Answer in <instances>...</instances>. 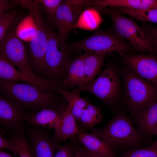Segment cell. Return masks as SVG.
Listing matches in <instances>:
<instances>
[{
	"label": "cell",
	"instance_id": "30bf717a",
	"mask_svg": "<svg viewBox=\"0 0 157 157\" xmlns=\"http://www.w3.org/2000/svg\"><path fill=\"white\" fill-rule=\"evenodd\" d=\"M87 1L83 0H62L56 13L54 27L57 35L65 45L71 30Z\"/></svg>",
	"mask_w": 157,
	"mask_h": 157
},
{
	"label": "cell",
	"instance_id": "2e32d148",
	"mask_svg": "<svg viewBox=\"0 0 157 157\" xmlns=\"http://www.w3.org/2000/svg\"><path fill=\"white\" fill-rule=\"evenodd\" d=\"M108 53L86 51L84 58V80L83 86L94 79L99 72Z\"/></svg>",
	"mask_w": 157,
	"mask_h": 157
},
{
	"label": "cell",
	"instance_id": "277c9868",
	"mask_svg": "<svg viewBox=\"0 0 157 157\" xmlns=\"http://www.w3.org/2000/svg\"><path fill=\"white\" fill-rule=\"evenodd\" d=\"M18 5L29 10L35 30L30 40L28 53L32 69L38 76L43 75L47 41L48 24L41 15L39 6L35 0H19Z\"/></svg>",
	"mask_w": 157,
	"mask_h": 157
},
{
	"label": "cell",
	"instance_id": "f546056e",
	"mask_svg": "<svg viewBox=\"0 0 157 157\" xmlns=\"http://www.w3.org/2000/svg\"><path fill=\"white\" fill-rule=\"evenodd\" d=\"M53 157H74V148L68 144L57 146Z\"/></svg>",
	"mask_w": 157,
	"mask_h": 157
},
{
	"label": "cell",
	"instance_id": "9c48e42d",
	"mask_svg": "<svg viewBox=\"0 0 157 157\" xmlns=\"http://www.w3.org/2000/svg\"><path fill=\"white\" fill-rule=\"evenodd\" d=\"M101 12L111 19L113 22V29L120 36L127 40L135 51L155 55L142 28L131 18L124 16L113 7H106Z\"/></svg>",
	"mask_w": 157,
	"mask_h": 157
},
{
	"label": "cell",
	"instance_id": "7a4b0ae2",
	"mask_svg": "<svg viewBox=\"0 0 157 157\" xmlns=\"http://www.w3.org/2000/svg\"><path fill=\"white\" fill-rule=\"evenodd\" d=\"M22 18L20 14L0 41V54L32 81L37 87L44 89L47 86L48 82L43 78L38 76L33 71L28 52L17 34L19 25Z\"/></svg>",
	"mask_w": 157,
	"mask_h": 157
},
{
	"label": "cell",
	"instance_id": "d6986e66",
	"mask_svg": "<svg viewBox=\"0 0 157 157\" xmlns=\"http://www.w3.org/2000/svg\"><path fill=\"white\" fill-rule=\"evenodd\" d=\"M29 137L36 157H53L57 147L47 135L34 131L30 132Z\"/></svg>",
	"mask_w": 157,
	"mask_h": 157
},
{
	"label": "cell",
	"instance_id": "e0dca14e",
	"mask_svg": "<svg viewBox=\"0 0 157 157\" xmlns=\"http://www.w3.org/2000/svg\"><path fill=\"white\" fill-rule=\"evenodd\" d=\"M76 120L67 106L65 108L60 123L55 129L54 138L57 141L66 140L80 132Z\"/></svg>",
	"mask_w": 157,
	"mask_h": 157
},
{
	"label": "cell",
	"instance_id": "836d02e7",
	"mask_svg": "<svg viewBox=\"0 0 157 157\" xmlns=\"http://www.w3.org/2000/svg\"><path fill=\"white\" fill-rule=\"evenodd\" d=\"M83 149L85 157H110L105 155L90 152L85 148Z\"/></svg>",
	"mask_w": 157,
	"mask_h": 157
},
{
	"label": "cell",
	"instance_id": "e575fe53",
	"mask_svg": "<svg viewBox=\"0 0 157 157\" xmlns=\"http://www.w3.org/2000/svg\"><path fill=\"white\" fill-rule=\"evenodd\" d=\"M74 157H85L83 149H74Z\"/></svg>",
	"mask_w": 157,
	"mask_h": 157
},
{
	"label": "cell",
	"instance_id": "8d00e7d4",
	"mask_svg": "<svg viewBox=\"0 0 157 157\" xmlns=\"http://www.w3.org/2000/svg\"><path fill=\"white\" fill-rule=\"evenodd\" d=\"M0 157H12L9 154L2 151V150H1L0 151Z\"/></svg>",
	"mask_w": 157,
	"mask_h": 157
},
{
	"label": "cell",
	"instance_id": "5b68a950",
	"mask_svg": "<svg viewBox=\"0 0 157 157\" xmlns=\"http://www.w3.org/2000/svg\"><path fill=\"white\" fill-rule=\"evenodd\" d=\"M47 41L45 56L43 75L48 80L62 83L68 68L75 58L59 38L55 29L48 24L47 28Z\"/></svg>",
	"mask_w": 157,
	"mask_h": 157
},
{
	"label": "cell",
	"instance_id": "ffe728a7",
	"mask_svg": "<svg viewBox=\"0 0 157 157\" xmlns=\"http://www.w3.org/2000/svg\"><path fill=\"white\" fill-rule=\"evenodd\" d=\"M77 135V139L87 150L110 157H116L109 146L97 137L91 134H86L80 132Z\"/></svg>",
	"mask_w": 157,
	"mask_h": 157
},
{
	"label": "cell",
	"instance_id": "cb8c5ba5",
	"mask_svg": "<svg viewBox=\"0 0 157 157\" xmlns=\"http://www.w3.org/2000/svg\"><path fill=\"white\" fill-rule=\"evenodd\" d=\"M117 10L138 20L157 23V9L136 10L118 7Z\"/></svg>",
	"mask_w": 157,
	"mask_h": 157
},
{
	"label": "cell",
	"instance_id": "74e56055",
	"mask_svg": "<svg viewBox=\"0 0 157 157\" xmlns=\"http://www.w3.org/2000/svg\"><path fill=\"white\" fill-rule=\"evenodd\" d=\"M148 147L150 149H157V139Z\"/></svg>",
	"mask_w": 157,
	"mask_h": 157
},
{
	"label": "cell",
	"instance_id": "4316f807",
	"mask_svg": "<svg viewBox=\"0 0 157 157\" xmlns=\"http://www.w3.org/2000/svg\"><path fill=\"white\" fill-rule=\"evenodd\" d=\"M19 15L20 13L19 12L12 10L0 15V41Z\"/></svg>",
	"mask_w": 157,
	"mask_h": 157
},
{
	"label": "cell",
	"instance_id": "4fadbf2b",
	"mask_svg": "<svg viewBox=\"0 0 157 157\" xmlns=\"http://www.w3.org/2000/svg\"><path fill=\"white\" fill-rule=\"evenodd\" d=\"M87 6H93L99 12L108 6L136 10L157 9V0H91Z\"/></svg>",
	"mask_w": 157,
	"mask_h": 157
},
{
	"label": "cell",
	"instance_id": "ba28073f",
	"mask_svg": "<svg viewBox=\"0 0 157 157\" xmlns=\"http://www.w3.org/2000/svg\"><path fill=\"white\" fill-rule=\"evenodd\" d=\"M0 88L7 98L20 107L43 108L50 106L54 100L52 92L28 84L0 80Z\"/></svg>",
	"mask_w": 157,
	"mask_h": 157
},
{
	"label": "cell",
	"instance_id": "44dd1931",
	"mask_svg": "<svg viewBox=\"0 0 157 157\" xmlns=\"http://www.w3.org/2000/svg\"><path fill=\"white\" fill-rule=\"evenodd\" d=\"M57 92L60 94L67 101V106L71 113L78 121L83 111L90 103L85 98L81 97L79 93L73 90L69 91L62 88Z\"/></svg>",
	"mask_w": 157,
	"mask_h": 157
},
{
	"label": "cell",
	"instance_id": "f1b7e54d",
	"mask_svg": "<svg viewBox=\"0 0 157 157\" xmlns=\"http://www.w3.org/2000/svg\"><path fill=\"white\" fill-rule=\"evenodd\" d=\"M122 157H157V149L147 147L131 149L125 152Z\"/></svg>",
	"mask_w": 157,
	"mask_h": 157
},
{
	"label": "cell",
	"instance_id": "7c38bea8",
	"mask_svg": "<svg viewBox=\"0 0 157 157\" xmlns=\"http://www.w3.org/2000/svg\"><path fill=\"white\" fill-rule=\"evenodd\" d=\"M27 116L20 107L0 94V122L6 128L15 134H21Z\"/></svg>",
	"mask_w": 157,
	"mask_h": 157
},
{
	"label": "cell",
	"instance_id": "3957f363",
	"mask_svg": "<svg viewBox=\"0 0 157 157\" xmlns=\"http://www.w3.org/2000/svg\"><path fill=\"white\" fill-rule=\"evenodd\" d=\"M125 65L122 72L123 99L131 119L140 110L157 101V87Z\"/></svg>",
	"mask_w": 157,
	"mask_h": 157
},
{
	"label": "cell",
	"instance_id": "5bb4252c",
	"mask_svg": "<svg viewBox=\"0 0 157 157\" xmlns=\"http://www.w3.org/2000/svg\"><path fill=\"white\" fill-rule=\"evenodd\" d=\"M64 108H43L35 114L27 116L26 119L33 126L55 129L60 123Z\"/></svg>",
	"mask_w": 157,
	"mask_h": 157
},
{
	"label": "cell",
	"instance_id": "8fae6325",
	"mask_svg": "<svg viewBox=\"0 0 157 157\" xmlns=\"http://www.w3.org/2000/svg\"><path fill=\"white\" fill-rule=\"evenodd\" d=\"M124 63L140 77L157 87V57L156 55L119 53Z\"/></svg>",
	"mask_w": 157,
	"mask_h": 157
},
{
	"label": "cell",
	"instance_id": "4dcf8cb0",
	"mask_svg": "<svg viewBox=\"0 0 157 157\" xmlns=\"http://www.w3.org/2000/svg\"><path fill=\"white\" fill-rule=\"evenodd\" d=\"M6 149L12 152L16 157L17 154V151L16 145L11 139L7 140L3 137L2 134L0 135V150Z\"/></svg>",
	"mask_w": 157,
	"mask_h": 157
},
{
	"label": "cell",
	"instance_id": "484cf974",
	"mask_svg": "<svg viewBox=\"0 0 157 157\" xmlns=\"http://www.w3.org/2000/svg\"><path fill=\"white\" fill-rule=\"evenodd\" d=\"M15 143L17 151L16 157H36L33 147L26 138L20 134H15L10 138Z\"/></svg>",
	"mask_w": 157,
	"mask_h": 157
},
{
	"label": "cell",
	"instance_id": "9a60e30c",
	"mask_svg": "<svg viewBox=\"0 0 157 157\" xmlns=\"http://www.w3.org/2000/svg\"><path fill=\"white\" fill-rule=\"evenodd\" d=\"M131 119L143 136H149L150 131L157 124V101L138 112Z\"/></svg>",
	"mask_w": 157,
	"mask_h": 157
},
{
	"label": "cell",
	"instance_id": "603a6c76",
	"mask_svg": "<svg viewBox=\"0 0 157 157\" xmlns=\"http://www.w3.org/2000/svg\"><path fill=\"white\" fill-rule=\"evenodd\" d=\"M103 119L101 106L89 104L83 111L79 121L83 128L90 129L100 122Z\"/></svg>",
	"mask_w": 157,
	"mask_h": 157
},
{
	"label": "cell",
	"instance_id": "d590c367",
	"mask_svg": "<svg viewBox=\"0 0 157 157\" xmlns=\"http://www.w3.org/2000/svg\"><path fill=\"white\" fill-rule=\"evenodd\" d=\"M153 135L157 136V124L150 131L149 136Z\"/></svg>",
	"mask_w": 157,
	"mask_h": 157
},
{
	"label": "cell",
	"instance_id": "d4e9b609",
	"mask_svg": "<svg viewBox=\"0 0 157 157\" xmlns=\"http://www.w3.org/2000/svg\"><path fill=\"white\" fill-rule=\"evenodd\" d=\"M44 13L47 23L55 28L54 22L57 10L62 2L61 0H35Z\"/></svg>",
	"mask_w": 157,
	"mask_h": 157
},
{
	"label": "cell",
	"instance_id": "52a82bcc",
	"mask_svg": "<svg viewBox=\"0 0 157 157\" xmlns=\"http://www.w3.org/2000/svg\"><path fill=\"white\" fill-rule=\"evenodd\" d=\"M72 53L95 51L109 53L112 52L133 54L135 51L131 45L120 36L113 29L99 30L85 39L66 44Z\"/></svg>",
	"mask_w": 157,
	"mask_h": 157
},
{
	"label": "cell",
	"instance_id": "8992f818",
	"mask_svg": "<svg viewBox=\"0 0 157 157\" xmlns=\"http://www.w3.org/2000/svg\"><path fill=\"white\" fill-rule=\"evenodd\" d=\"M73 90L90 93L112 108L118 107L121 86L118 70L114 64L107 65L97 77L90 83Z\"/></svg>",
	"mask_w": 157,
	"mask_h": 157
},
{
	"label": "cell",
	"instance_id": "1f68e13d",
	"mask_svg": "<svg viewBox=\"0 0 157 157\" xmlns=\"http://www.w3.org/2000/svg\"><path fill=\"white\" fill-rule=\"evenodd\" d=\"M17 5L15 0H0V15L8 12Z\"/></svg>",
	"mask_w": 157,
	"mask_h": 157
},
{
	"label": "cell",
	"instance_id": "ac0fdd59",
	"mask_svg": "<svg viewBox=\"0 0 157 157\" xmlns=\"http://www.w3.org/2000/svg\"><path fill=\"white\" fill-rule=\"evenodd\" d=\"M84 80L83 55L75 58L69 65L62 83L63 88H73L83 85Z\"/></svg>",
	"mask_w": 157,
	"mask_h": 157
},
{
	"label": "cell",
	"instance_id": "7402d4cb",
	"mask_svg": "<svg viewBox=\"0 0 157 157\" xmlns=\"http://www.w3.org/2000/svg\"><path fill=\"white\" fill-rule=\"evenodd\" d=\"M0 78L1 80L13 82L22 81L37 87L32 81L19 71L0 54Z\"/></svg>",
	"mask_w": 157,
	"mask_h": 157
},
{
	"label": "cell",
	"instance_id": "83f0119b",
	"mask_svg": "<svg viewBox=\"0 0 157 157\" xmlns=\"http://www.w3.org/2000/svg\"><path fill=\"white\" fill-rule=\"evenodd\" d=\"M141 27L155 55H157V26L143 23Z\"/></svg>",
	"mask_w": 157,
	"mask_h": 157
},
{
	"label": "cell",
	"instance_id": "d6a6232c",
	"mask_svg": "<svg viewBox=\"0 0 157 157\" xmlns=\"http://www.w3.org/2000/svg\"><path fill=\"white\" fill-rule=\"evenodd\" d=\"M34 26L26 27L22 28L20 30H17V33L19 37L21 39H31L35 31Z\"/></svg>",
	"mask_w": 157,
	"mask_h": 157
},
{
	"label": "cell",
	"instance_id": "6da1fadb",
	"mask_svg": "<svg viewBox=\"0 0 157 157\" xmlns=\"http://www.w3.org/2000/svg\"><path fill=\"white\" fill-rule=\"evenodd\" d=\"M91 134L105 142L112 149H132L142 144L145 138L135 128L132 119L123 111L118 112L106 125L94 129Z\"/></svg>",
	"mask_w": 157,
	"mask_h": 157
}]
</instances>
